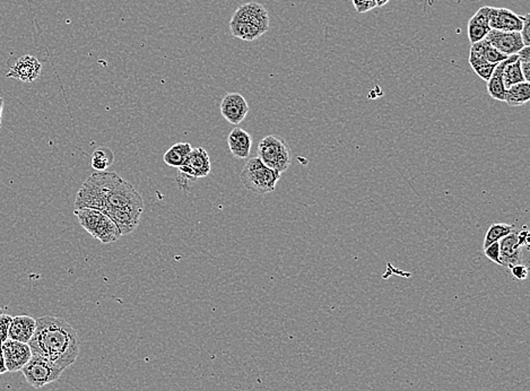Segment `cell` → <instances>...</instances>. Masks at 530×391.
<instances>
[{"label":"cell","mask_w":530,"mask_h":391,"mask_svg":"<svg viewBox=\"0 0 530 391\" xmlns=\"http://www.w3.org/2000/svg\"><path fill=\"white\" fill-rule=\"evenodd\" d=\"M93 208L110 217L121 236L133 233L144 212V201L133 184L114 172H95L81 184L75 210Z\"/></svg>","instance_id":"cell-1"},{"label":"cell","mask_w":530,"mask_h":391,"mask_svg":"<svg viewBox=\"0 0 530 391\" xmlns=\"http://www.w3.org/2000/svg\"><path fill=\"white\" fill-rule=\"evenodd\" d=\"M27 344L32 354L42 356L62 370L73 366L79 355L77 331L62 318L36 319V331Z\"/></svg>","instance_id":"cell-2"},{"label":"cell","mask_w":530,"mask_h":391,"mask_svg":"<svg viewBox=\"0 0 530 391\" xmlns=\"http://www.w3.org/2000/svg\"><path fill=\"white\" fill-rule=\"evenodd\" d=\"M279 179L281 173L264 164L258 156L248 160L240 175L243 187L257 194L273 192Z\"/></svg>","instance_id":"cell-3"},{"label":"cell","mask_w":530,"mask_h":391,"mask_svg":"<svg viewBox=\"0 0 530 391\" xmlns=\"http://www.w3.org/2000/svg\"><path fill=\"white\" fill-rule=\"evenodd\" d=\"M74 214L75 216L77 217L81 227L102 243L108 244L116 242V240L120 239V236H123L114 220L100 210L78 208L74 210Z\"/></svg>","instance_id":"cell-4"},{"label":"cell","mask_w":530,"mask_h":391,"mask_svg":"<svg viewBox=\"0 0 530 391\" xmlns=\"http://www.w3.org/2000/svg\"><path fill=\"white\" fill-rule=\"evenodd\" d=\"M258 157L264 164L281 175L291 165V149L284 138L277 135H269L259 142Z\"/></svg>","instance_id":"cell-5"},{"label":"cell","mask_w":530,"mask_h":391,"mask_svg":"<svg viewBox=\"0 0 530 391\" xmlns=\"http://www.w3.org/2000/svg\"><path fill=\"white\" fill-rule=\"evenodd\" d=\"M21 371L25 377L26 381L29 382L33 388L39 389L57 381L64 370L57 368L42 356L33 354L31 360Z\"/></svg>","instance_id":"cell-6"},{"label":"cell","mask_w":530,"mask_h":391,"mask_svg":"<svg viewBox=\"0 0 530 391\" xmlns=\"http://www.w3.org/2000/svg\"><path fill=\"white\" fill-rule=\"evenodd\" d=\"M212 171L210 155L207 151L203 147L192 149L185 163L179 168L178 184L180 187L185 188L188 182L197 181L199 178H205Z\"/></svg>","instance_id":"cell-7"},{"label":"cell","mask_w":530,"mask_h":391,"mask_svg":"<svg viewBox=\"0 0 530 391\" xmlns=\"http://www.w3.org/2000/svg\"><path fill=\"white\" fill-rule=\"evenodd\" d=\"M3 357L7 372L21 371L32 357L29 344L7 340L3 343Z\"/></svg>","instance_id":"cell-8"},{"label":"cell","mask_w":530,"mask_h":391,"mask_svg":"<svg viewBox=\"0 0 530 391\" xmlns=\"http://www.w3.org/2000/svg\"><path fill=\"white\" fill-rule=\"evenodd\" d=\"M485 40L493 48L507 57L517 55L518 52L525 47L520 32H503V31L491 29Z\"/></svg>","instance_id":"cell-9"},{"label":"cell","mask_w":530,"mask_h":391,"mask_svg":"<svg viewBox=\"0 0 530 391\" xmlns=\"http://www.w3.org/2000/svg\"><path fill=\"white\" fill-rule=\"evenodd\" d=\"M249 112V104L240 93H229L220 102V114L231 125L242 123Z\"/></svg>","instance_id":"cell-10"},{"label":"cell","mask_w":530,"mask_h":391,"mask_svg":"<svg viewBox=\"0 0 530 391\" xmlns=\"http://www.w3.org/2000/svg\"><path fill=\"white\" fill-rule=\"evenodd\" d=\"M42 71L41 62L33 55H22L7 73V78H15L23 83H32L40 77Z\"/></svg>","instance_id":"cell-11"},{"label":"cell","mask_w":530,"mask_h":391,"mask_svg":"<svg viewBox=\"0 0 530 391\" xmlns=\"http://www.w3.org/2000/svg\"><path fill=\"white\" fill-rule=\"evenodd\" d=\"M233 22H244L258 26L267 32L269 29V15L265 7L258 3H249L239 7L233 15Z\"/></svg>","instance_id":"cell-12"},{"label":"cell","mask_w":530,"mask_h":391,"mask_svg":"<svg viewBox=\"0 0 530 391\" xmlns=\"http://www.w3.org/2000/svg\"><path fill=\"white\" fill-rule=\"evenodd\" d=\"M490 27L503 32H520L524 24V17L519 16L507 8L491 7Z\"/></svg>","instance_id":"cell-13"},{"label":"cell","mask_w":530,"mask_h":391,"mask_svg":"<svg viewBox=\"0 0 530 391\" xmlns=\"http://www.w3.org/2000/svg\"><path fill=\"white\" fill-rule=\"evenodd\" d=\"M227 145H229L231 154L236 159L247 160L251 153L253 138L250 136L249 133H247L246 130L236 127L227 136Z\"/></svg>","instance_id":"cell-14"},{"label":"cell","mask_w":530,"mask_h":391,"mask_svg":"<svg viewBox=\"0 0 530 391\" xmlns=\"http://www.w3.org/2000/svg\"><path fill=\"white\" fill-rule=\"evenodd\" d=\"M499 243H500V260L503 267L510 268L512 266L521 264L522 247L518 243L516 231L500 240Z\"/></svg>","instance_id":"cell-15"},{"label":"cell","mask_w":530,"mask_h":391,"mask_svg":"<svg viewBox=\"0 0 530 391\" xmlns=\"http://www.w3.org/2000/svg\"><path fill=\"white\" fill-rule=\"evenodd\" d=\"M36 328V320L34 318L26 314L13 317V320L10 323V331H8V340L27 344L32 338Z\"/></svg>","instance_id":"cell-16"},{"label":"cell","mask_w":530,"mask_h":391,"mask_svg":"<svg viewBox=\"0 0 530 391\" xmlns=\"http://www.w3.org/2000/svg\"><path fill=\"white\" fill-rule=\"evenodd\" d=\"M518 55H509L505 60L500 62L493 71L491 78L488 81V92L494 100L505 102V88L503 83V71L505 66L510 62H516Z\"/></svg>","instance_id":"cell-17"},{"label":"cell","mask_w":530,"mask_h":391,"mask_svg":"<svg viewBox=\"0 0 530 391\" xmlns=\"http://www.w3.org/2000/svg\"><path fill=\"white\" fill-rule=\"evenodd\" d=\"M191 151H192V146L189 142H177L165 152L163 161H164L165 164L171 166V168H179L185 163L186 159Z\"/></svg>","instance_id":"cell-18"},{"label":"cell","mask_w":530,"mask_h":391,"mask_svg":"<svg viewBox=\"0 0 530 391\" xmlns=\"http://www.w3.org/2000/svg\"><path fill=\"white\" fill-rule=\"evenodd\" d=\"M530 101V84L522 81L505 90V102L510 107H520Z\"/></svg>","instance_id":"cell-19"},{"label":"cell","mask_w":530,"mask_h":391,"mask_svg":"<svg viewBox=\"0 0 530 391\" xmlns=\"http://www.w3.org/2000/svg\"><path fill=\"white\" fill-rule=\"evenodd\" d=\"M230 29L233 36L247 41V42L255 41L266 33L265 31L259 29L258 26L244 23V22H233V21L230 22Z\"/></svg>","instance_id":"cell-20"},{"label":"cell","mask_w":530,"mask_h":391,"mask_svg":"<svg viewBox=\"0 0 530 391\" xmlns=\"http://www.w3.org/2000/svg\"><path fill=\"white\" fill-rule=\"evenodd\" d=\"M470 51L475 52L477 55H481L486 62H491V64H496V65H499L500 62H503V60L507 58V55H503L501 52H499L496 49L493 48L485 39L472 45Z\"/></svg>","instance_id":"cell-21"},{"label":"cell","mask_w":530,"mask_h":391,"mask_svg":"<svg viewBox=\"0 0 530 391\" xmlns=\"http://www.w3.org/2000/svg\"><path fill=\"white\" fill-rule=\"evenodd\" d=\"M114 152L109 147L102 146L95 149L92 155V168L97 172H103L114 164Z\"/></svg>","instance_id":"cell-22"},{"label":"cell","mask_w":530,"mask_h":391,"mask_svg":"<svg viewBox=\"0 0 530 391\" xmlns=\"http://www.w3.org/2000/svg\"><path fill=\"white\" fill-rule=\"evenodd\" d=\"M469 64L472 66V71H475L476 74L485 81H488L491 78L493 71L498 66L496 64L486 62L481 55L472 51L469 53Z\"/></svg>","instance_id":"cell-23"},{"label":"cell","mask_w":530,"mask_h":391,"mask_svg":"<svg viewBox=\"0 0 530 391\" xmlns=\"http://www.w3.org/2000/svg\"><path fill=\"white\" fill-rule=\"evenodd\" d=\"M514 225L507 223H495L492 224L486 236L484 238V244L483 248H488V246H491L493 243L499 242L500 240L503 239L505 236H509L510 233L514 232Z\"/></svg>","instance_id":"cell-24"},{"label":"cell","mask_w":530,"mask_h":391,"mask_svg":"<svg viewBox=\"0 0 530 391\" xmlns=\"http://www.w3.org/2000/svg\"><path fill=\"white\" fill-rule=\"evenodd\" d=\"M525 81L524 75L521 71L520 62L517 59L516 62L507 64L503 71V83H505V90L511 88L512 85L519 84Z\"/></svg>","instance_id":"cell-25"},{"label":"cell","mask_w":530,"mask_h":391,"mask_svg":"<svg viewBox=\"0 0 530 391\" xmlns=\"http://www.w3.org/2000/svg\"><path fill=\"white\" fill-rule=\"evenodd\" d=\"M491 27L488 26L481 25V24H476L474 22H468V38L469 41L472 45L474 43L479 42L486 38L488 32L491 31Z\"/></svg>","instance_id":"cell-26"},{"label":"cell","mask_w":530,"mask_h":391,"mask_svg":"<svg viewBox=\"0 0 530 391\" xmlns=\"http://www.w3.org/2000/svg\"><path fill=\"white\" fill-rule=\"evenodd\" d=\"M518 59L520 62L521 71L524 75L525 81H530V47H524L518 52Z\"/></svg>","instance_id":"cell-27"},{"label":"cell","mask_w":530,"mask_h":391,"mask_svg":"<svg viewBox=\"0 0 530 391\" xmlns=\"http://www.w3.org/2000/svg\"><path fill=\"white\" fill-rule=\"evenodd\" d=\"M12 320H13V317L10 314H0V343H3L8 340V331H10Z\"/></svg>","instance_id":"cell-28"},{"label":"cell","mask_w":530,"mask_h":391,"mask_svg":"<svg viewBox=\"0 0 530 391\" xmlns=\"http://www.w3.org/2000/svg\"><path fill=\"white\" fill-rule=\"evenodd\" d=\"M353 5L359 14L368 13L370 10L377 8L375 0H353Z\"/></svg>","instance_id":"cell-29"},{"label":"cell","mask_w":530,"mask_h":391,"mask_svg":"<svg viewBox=\"0 0 530 391\" xmlns=\"http://www.w3.org/2000/svg\"><path fill=\"white\" fill-rule=\"evenodd\" d=\"M484 255H486L491 262L502 266L501 260H500V243L495 242L493 243V244H491V246H488V248H485Z\"/></svg>","instance_id":"cell-30"},{"label":"cell","mask_w":530,"mask_h":391,"mask_svg":"<svg viewBox=\"0 0 530 391\" xmlns=\"http://www.w3.org/2000/svg\"><path fill=\"white\" fill-rule=\"evenodd\" d=\"M511 275L514 276V279L517 281H525L528 277V268L526 266L518 264V265L510 267Z\"/></svg>","instance_id":"cell-31"},{"label":"cell","mask_w":530,"mask_h":391,"mask_svg":"<svg viewBox=\"0 0 530 391\" xmlns=\"http://www.w3.org/2000/svg\"><path fill=\"white\" fill-rule=\"evenodd\" d=\"M530 14H527L524 17V24H522V29L520 31L521 39L524 42L525 47H530Z\"/></svg>","instance_id":"cell-32"},{"label":"cell","mask_w":530,"mask_h":391,"mask_svg":"<svg viewBox=\"0 0 530 391\" xmlns=\"http://www.w3.org/2000/svg\"><path fill=\"white\" fill-rule=\"evenodd\" d=\"M517 239H518V243L520 244V247H526V248H528L529 247V232H528L527 230L524 231H519V232H517Z\"/></svg>","instance_id":"cell-33"},{"label":"cell","mask_w":530,"mask_h":391,"mask_svg":"<svg viewBox=\"0 0 530 391\" xmlns=\"http://www.w3.org/2000/svg\"><path fill=\"white\" fill-rule=\"evenodd\" d=\"M7 372L5 357H3V343H0V375H5Z\"/></svg>","instance_id":"cell-34"},{"label":"cell","mask_w":530,"mask_h":391,"mask_svg":"<svg viewBox=\"0 0 530 391\" xmlns=\"http://www.w3.org/2000/svg\"><path fill=\"white\" fill-rule=\"evenodd\" d=\"M3 104H5V101H3V97H0V121L3 118Z\"/></svg>","instance_id":"cell-35"},{"label":"cell","mask_w":530,"mask_h":391,"mask_svg":"<svg viewBox=\"0 0 530 391\" xmlns=\"http://www.w3.org/2000/svg\"><path fill=\"white\" fill-rule=\"evenodd\" d=\"M389 0H375V3H377V6L378 7H382L385 6L386 3H388Z\"/></svg>","instance_id":"cell-36"},{"label":"cell","mask_w":530,"mask_h":391,"mask_svg":"<svg viewBox=\"0 0 530 391\" xmlns=\"http://www.w3.org/2000/svg\"><path fill=\"white\" fill-rule=\"evenodd\" d=\"M3 314V310H1V307H0V314Z\"/></svg>","instance_id":"cell-37"},{"label":"cell","mask_w":530,"mask_h":391,"mask_svg":"<svg viewBox=\"0 0 530 391\" xmlns=\"http://www.w3.org/2000/svg\"><path fill=\"white\" fill-rule=\"evenodd\" d=\"M0 128H1V121H0Z\"/></svg>","instance_id":"cell-38"}]
</instances>
